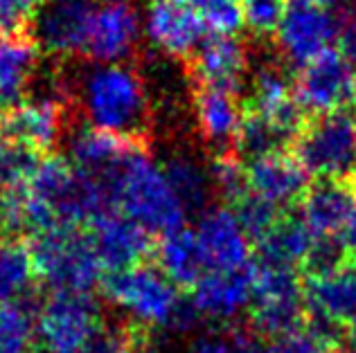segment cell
<instances>
[{
	"instance_id": "f546056e",
	"label": "cell",
	"mask_w": 356,
	"mask_h": 353,
	"mask_svg": "<svg viewBox=\"0 0 356 353\" xmlns=\"http://www.w3.org/2000/svg\"><path fill=\"white\" fill-rule=\"evenodd\" d=\"M39 157V153L23 146L0 142V193L23 187Z\"/></svg>"
},
{
	"instance_id": "8fae6325",
	"label": "cell",
	"mask_w": 356,
	"mask_h": 353,
	"mask_svg": "<svg viewBox=\"0 0 356 353\" xmlns=\"http://www.w3.org/2000/svg\"><path fill=\"white\" fill-rule=\"evenodd\" d=\"M95 14V0H48L36 14L30 32L39 48L52 57H83Z\"/></svg>"
},
{
	"instance_id": "7a4b0ae2",
	"label": "cell",
	"mask_w": 356,
	"mask_h": 353,
	"mask_svg": "<svg viewBox=\"0 0 356 353\" xmlns=\"http://www.w3.org/2000/svg\"><path fill=\"white\" fill-rule=\"evenodd\" d=\"M97 180L104 184L111 207L143 225L149 234L163 236L185 227L187 212L167 180L163 164L149 153L147 142H136L113 169Z\"/></svg>"
},
{
	"instance_id": "d6986e66",
	"label": "cell",
	"mask_w": 356,
	"mask_h": 353,
	"mask_svg": "<svg viewBox=\"0 0 356 353\" xmlns=\"http://www.w3.org/2000/svg\"><path fill=\"white\" fill-rule=\"evenodd\" d=\"M309 184V173L300 166L291 151L255 157L246 164L248 191L280 212H289L298 205Z\"/></svg>"
},
{
	"instance_id": "1f68e13d",
	"label": "cell",
	"mask_w": 356,
	"mask_h": 353,
	"mask_svg": "<svg viewBox=\"0 0 356 353\" xmlns=\"http://www.w3.org/2000/svg\"><path fill=\"white\" fill-rule=\"evenodd\" d=\"M284 9L286 0H241L243 25L257 36L275 34Z\"/></svg>"
},
{
	"instance_id": "d6a6232c",
	"label": "cell",
	"mask_w": 356,
	"mask_h": 353,
	"mask_svg": "<svg viewBox=\"0 0 356 353\" xmlns=\"http://www.w3.org/2000/svg\"><path fill=\"white\" fill-rule=\"evenodd\" d=\"M43 0H0V32L30 30Z\"/></svg>"
},
{
	"instance_id": "ffe728a7",
	"label": "cell",
	"mask_w": 356,
	"mask_h": 353,
	"mask_svg": "<svg viewBox=\"0 0 356 353\" xmlns=\"http://www.w3.org/2000/svg\"><path fill=\"white\" fill-rule=\"evenodd\" d=\"M140 41V16L129 3L97 9L83 59L95 63H124Z\"/></svg>"
},
{
	"instance_id": "30bf717a",
	"label": "cell",
	"mask_w": 356,
	"mask_h": 353,
	"mask_svg": "<svg viewBox=\"0 0 356 353\" xmlns=\"http://www.w3.org/2000/svg\"><path fill=\"white\" fill-rule=\"evenodd\" d=\"M65 124V99L39 95L14 106L0 108V142L23 146L34 153H48L61 140Z\"/></svg>"
},
{
	"instance_id": "2e32d148",
	"label": "cell",
	"mask_w": 356,
	"mask_h": 353,
	"mask_svg": "<svg viewBox=\"0 0 356 353\" xmlns=\"http://www.w3.org/2000/svg\"><path fill=\"white\" fill-rule=\"evenodd\" d=\"M194 86L237 92L250 72L248 50L235 34H212L196 48L190 59Z\"/></svg>"
},
{
	"instance_id": "4dcf8cb0",
	"label": "cell",
	"mask_w": 356,
	"mask_h": 353,
	"mask_svg": "<svg viewBox=\"0 0 356 353\" xmlns=\"http://www.w3.org/2000/svg\"><path fill=\"white\" fill-rule=\"evenodd\" d=\"M192 5L212 34H237L243 27L241 0H192Z\"/></svg>"
},
{
	"instance_id": "74e56055",
	"label": "cell",
	"mask_w": 356,
	"mask_h": 353,
	"mask_svg": "<svg viewBox=\"0 0 356 353\" xmlns=\"http://www.w3.org/2000/svg\"><path fill=\"white\" fill-rule=\"evenodd\" d=\"M314 3H318V5H321V7H327V9H334V7L343 5L345 0H314Z\"/></svg>"
},
{
	"instance_id": "4fadbf2b",
	"label": "cell",
	"mask_w": 356,
	"mask_h": 353,
	"mask_svg": "<svg viewBox=\"0 0 356 353\" xmlns=\"http://www.w3.org/2000/svg\"><path fill=\"white\" fill-rule=\"evenodd\" d=\"M208 270L232 273L252 264V241L228 205H210L194 227Z\"/></svg>"
},
{
	"instance_id": "ab89813d",
	"label": "cell",
	"mask_w": 356,
	"mask_h": 353,
	"mask_svg": "<svg viewBox=\"0 0 356 353\" xmlns=\"http://www.w3.org/2000/svg\"><path fill=\"white\" fill-rule=\"evenodd\" d=\"M99 3H104V5H115V3H129V5H131V0H99Z\"/></svg>"
},
{
	"instance_id": "52a82bcc",
	"label": "cell",
	"mask_w": 356,
	"mask_h": 353,
	"mask_svg": "<svg viewBox=\"0 0 356 353\" xmlns=\"http://www.w3.org/2000/svg\"><path fill=\"white\" fill-rule=\"evenodd\" d=\"M102 324L99 304L90 293L57 291L39 306L36 336L48 353H81Z\"/></svg>"
},
{
	"instance_id": "e575fe53",
	"label": "cell",
	"mask_w": 356,
	"mask_h": 353,
	"mask_svg": "<svg viewBox=\"0 0 356 353\" xmlns=\"http://www.w3.org/2000/svg\"><path fill=\"white\" fill-rule=\"evenodd\" d=\"M187 353H237L235 340L230 333H210V336H201L192 342Z\"/></svg>"
},
{
	"instance_id": "603a6c76",
	"label": "cell",
	"mask_w": 356,
	"mask_h": 353,
	"mask_svg": "<svg viewBox=\"0 0 356 353\" xmlns=\"http://www.w3.org/2000/svg\"><path fill=\"white\" fill-rule=\"evenodd\" d=\"M154 259L158 270L181 291H192L194 284L208 273L199 241L190 227H178L163 234L154 246Z\"/></svg>"
},
{
	"instance_id": "83f0119b",
	"label": "cell",
	"mask_w": 356,
	"mask_h": 353,
	"mask_svg": "<svg viewBox=\"0 0 356 353\" xmlns=\"http://www.w3.org/2000/svg\"><path fill=\"white\" fill-rule=\"evenodd\" d=\"M36 313L39 309L30 297L0 304V353H30Z\"/></svg>"
},
{
	"instance_id": "ac0fdd59",
	"label": "cell",
	"mask_w": 356,
	"mask_h": 353,
	"mask_svg": "<svg viewBox=\"0 0 356 353\" xmlns=\"http://www.w3.org/2000/svg\"><path fill=\"white\" fill-rule=\"evenodd\" d=\"M252 279H255V261L232 273L208 270L194 284L190 302L201 320L223 324L235 322L250 306Z\"/></svg>"
},
{
	"instance_id": "5bb4252c",
	"label": "cell",
	"mask_w": 356,
	"mask_h": 353,
	"mask_svg": "<svg viewBox=\"0 0 356 353\" xmlns=\"http://www.w3.org/2000/svg\"><path fill=\"white\" fill-rule=\"evenodd\" d=\"M205 23L194 9L192 0H149L145 32L167 57L190 59L205 41Z\"/></svg>"
},
{
	"instance_id": "44dd1931",
	"label": "cell",
	"mask_w": 356,
	"mask_h": 353,
	"mask_svg": "<svg viewBox=\"0 0 356 353\" xmlns=\"http://www.w3.org/2000/svg\"><path fill=\"white\" fill-rule=\"evenodd\" d=\"M194 119L201 140L214 148V155L235 153V140L243 119V104H239L237 92L196 86Z\"/></svg>"
},
{
	"instance_id": "8992f818",
	"label": "cell",
	"mask_w": 356,
	"mask_h": 353,
	"mask_svg": "<svg viewBox=\"0 0 356 353\" xmlns=\"http://www.w3.org/2000/svg\"><path fill=\"white\" fill-rule=\"evenodd\" d=\"M305 320V293L298 273L291 268L264 266L255 261L246 329L261 340H277L302 327Z\"/></svg>"
},
{
	"instance_id": "836d02e7",
	"label": "cell",
	"mask_w": 356,
	"mask_h": 353,
	"mask_svg": "<svg viewBox=\"0 0 356 353\" xmlns=\"http://www.w3.org/2000/svg\"><path fill=\"white\" fill-rule=\"evenodd\" d=\"M339 18H341V34H339L341 54L356 74V0H352L348 5V14Z\"/></svg>"
},
{
	"instance_id": "9a60e30c",
	"label": "cell",
	"mask_w": 356,
	"mask_h": 353,
	"mask_svg": "<svg viewBox=\"0 0 356 353\" xmlns=\"http://www.w3.org/2000/svg\"><path fill=\"white\" fill-rule=\"evenodd\" d=\"M102 266L108 273L145 264L154 255L152 234L118 209H108L86 227Z\"/></svg>"
},
{
	"instance_id": "5b68a950",
	"label": "cell",
	"mask_w": 356,
	"mask_h": 353,
	"mask_svg": "<svg viewBox=\"0 0 356 353\" xmlns=\"http://www.w3.org/2000/svg\"><path fill=\"white\" fill-rule=\"evenodd\" d=\"M291 153L314 180L356 182V117L350 110L307 117Z\"/></svg>"
},
{
	"instance_id": "8d00e7d4",
	"label": "cell",
	"mask_w": 356,
	"mask_h": 353,
	"mask_svg": "<svg viewBox=\"0 0 356 353\" xmlns=\"http://www.w3.org/2000/svg\"><path fill=\"white\" fill-rule=\"evenodd\" d=\"M345 345L356 351V315L345 324Z\"/></svg>"
},
{
	"instance_id": "7402d4cb",
	"label": "cell",
	"mask_w": 356,
	"mask_h": 353,
	"mask_svg": "<svg viewBox=\"0 0 356 353\" xmlns=\"http://www.w3.org/2000/svg\"><path fill=\"white\" fill-rule=\"evenodd\" d=\"M41 48L30 30L0 32V108L23 101L36 79Z\"/></svg>"
},
{
	"instance_id": "9c48e42d",
	"label": "cell",
	"mask_w": 356,
	"mask_h": 353,
	"mask_svg": "<svg viewBox=\"0 0 356 353\" xmlns=\"http://www.w3.org/2000/svg\"><path fill=\"white\" fill-rule=\"evenodd\" d=\"M293 90L307 115H330L356 106V74L341 52L330 50L293 77Z\"/></svg>"
},
{
	"instance_id": "f35d334b",
	"label": "cell",
	"mask_w": 356,
	"mask_h": 353,
	"mask_svg": "<svg viewBox=\"0 0 356 353\" xmlns=\"http://www.w3.org/2000/svg\"><path fill=\"white\" fill-rule=\"evenodd\" d=\"M330 353H356V351H354V349H350V347H345V345H343V347H336V349H332Z\"/></svg>"
},
{
	"instance_id": "e0dca14e",
	"label": "cell",
	"mask_w": 356,
	"mask_h": 353,
	"mask_svg": "<svg viewBox=\"0 0 356 353\" xmlns=\"http://www.w3.org/2000/svg\"><path fill=\"white\" fill-rule=\"evenodd\" d=\"M307 320L345 331L356 315V268L343 264L323 273H307L302 282Z\"/></svg>"
},
{
	"instance_id": "ba28073f",
	"label": "cell",
	"mask_w": 356,
	"mask_h": 353,
	"mask_svg": "<svg viewBox=\"0 0 356 353\" xmlns=\"http://www.w3.org/2000/svg\"><path fill=\"white\" fill-rule=\"evenodd\" d=\"M341 18L314 0H286V9L275 30L277 50L286 66L302 68L330 52L339 41Z\"/></svg>"
},
{
	"instance_id": "277c9868",
	"label": "cell",
	"mask_w": 356,
	"mask_h": 353,
	"mask_svg": "<svg viewBox=\"0 0 356 353\" xmlns=\"http://www.w3.org/2000/svg\"><path fill=\"white\" fill-rule=\"evenodd\" d=\"M36 279L52 293H90L104 279V266L86 227L57 225L30 239Z\"/></svg>"
},
{
	"instance_id": "d4e9b609",
	"label": "cell",
	"mask_w": 356,
	"mask_h": 353,
	"mask_svg": "<svg viewBox=\"0 0 356 353\" xmlns=\"http://www.w3.org/2000/svg\"><path fill=\"white\" fill-rule=\"evenodd\" d=\"M143 140H129L108 131H99L95 126H81L77 128L68 140V155L70 162L79 171L102 178L122 160L131 146Z\"/></svg>"
},
{
	"instance_id": "7c38bea8",
	"label": "cell",
	"mask_w": 356,
	"mask_h": 353,
	"mask_svg": "<svg viewBox=\"0 0 356 353\" xmlns=\"http://www.w3.org/2000/svg\"><path fill=\"white\" fill-rule=\"evenodd\" d=\"M296 207L314 241H345L356 216V182L314 180Z\"/></svg>"
},
{
	"instance_id": "cb8c5ba5",
	"label": "cell",
	"mask_w": 356,
	"mask_h": 353,
	"mask_svg": "<svg viewBox=\"0 0 356 353\" xmlns=\"http://www.w3.org/2000/svg\"><path fill=\"white\" fill-rule=\"evenodd\" d=\"M314 239L305 227L302 218L293 212H284L277 223L252 248L257 250V264L277 268H305L312 255Z\"/></svg>"
},
{
	"instance_id": "484cf974",
	"label": "cell",
	"mask_w": 356,
	"mask_h": 353,
	"mask_svg": "<svg viewBox=\"0 0 356 353\" xmlns=\"http://www.w3.org/2000/svg\"><path fill=\"white\" fill-rule=\"evenodd\" d=\"M163 169L187 214L210 207L212 196H217L210 175V164H205L201 157H196L190 151H176L165 160Z\"/></svg>"
},
{
	"instance_id": "6da1fadb",
	"label": "cell",
	"mask_w": 356,
	"mask_h": 353,
	"mask_svg": "<svg viewBox=\"0 0 356 353\" xmlns=\"http://www.w3.org/2000/svg\"><path fill=\"white\" fill-rule=\"evenodd\" d=\"M57 81L65 101L77 104L88 126L147 142L152 101L143 74L134 66L79 59L70 61Z\"/></svg>"
},
{
	"instance_id": "d590c367",
	"label": "cell",
	"mask_w": 356,
	"mask_h": 353,
	"mask_svg": "<svg viewBox=\"0 0 356 353\" xmlns=\"http://www.w3.org/2000/svg\"><path fill=\"white\" fill-rule=\"evenodd\" d=\"M345 246H348V259H350V264L356 268V216L352 221L348 234H345Z\"/></svg>"
},
{
	"instance_id": "3957f363",
	"label": "cell",
	"mask_w": 356,
	"mask_h": 353,
	"mask_svg": "<svg viewBox=\"0 0 356 353\" xmlns=\"http://www.w3.org/2000/svg\"><path fill=\"white\" fill-rule=\"evenodd\" d=\"M102 293L143 329L190 331L201 320L192 302L183 297L181 288L167 279L156 266L138 264L104 275Z\"/></svg>"
},
{
	"instance_id": "4316f807",
	"label": "cell",
	"mask_w": 356,
	"mask_h": 353,
	"mask_svg": "<svg viewBox=\"0 0 356 353\" xmlns=\"http://www.w3.org/2000/svg\"><path fill=\"white\" fill-rule=\"evenodd\" d=\"M36 282L30 243L16 236H0V304L21 300Z\"/></svg>"
},
{
	"instance_id": "f1b7e54d",
	"label": "cell",
	"mask_w": 356,
	"mask_h": 353,
	"mask_svg": "<svg viewBox=\"0 0 356 353\" xmlns=\"http://www.w3.org/2000/svg\"><path fill=\"white\" fill-rule=\"evenodd\" d=\"M230 207L237 214L241 227L248 234V239L252 241V246H255L257 241L275 225L277 218L284 214V212H280L277 207L270 205V203L257 198L255 193H250V191L243 193L235 205H230Z\"/></svg>"
}]
</instances>
